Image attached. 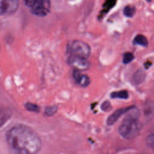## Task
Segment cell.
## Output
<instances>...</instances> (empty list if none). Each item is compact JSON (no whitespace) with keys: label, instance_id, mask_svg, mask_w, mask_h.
Wrapping results in <instances>:
<instances>
[{"label":"cell","instance_id":"8992f818","mask_svg":"<svg viewBox=\"0 0 154 154\" xmlns=\"http://www.w3.org/2000/svg\"><path fill=\"white\" fill-rule=\"evenodd\" d=\"M19 0H0L1 15L11 14L19 7Z\"/></svg>","mask_w":154,"mask_h":154},{"label":"cell","instance_id":"8fae6325","mask_svg":"<svg viewBox=\"0 0 154 154\" xmlns=\"http://www.w3.org/2000/svg\"><path fill=\"white\" fill-rule=\"evenodd\" d=\"M145 78V73L141 70H138L134 75L132 81L135 84H139L143 81Z\"/></svg>","mask_w":154,"mask_h":154},{"label":"cell","instance_id":"7a4b0ae2","mask_svg":"<svg viewBox=\"0 0 154 154\" xmlns=\"http://www.w3.org/2000/svg\"><path fill=\"white\" fill-rule=\"evenodd\" d=\"M139 115L138 109L134 106L127 112L119 128V132L123 138L132 140L138 135L141 129Z\"/></svg>","mask_w":154,"mask_h":154},{"label":"cell","instance_id":"277c9868","mask_svg":"<svg viewBox=\"0 0 154 154\" xmlns=\"http://www.w3.org/2000/svg\"><path fill=\"white\" fill-rule=\"evenodd\" d=\"M67 63L74 69L80 71L87 70L91 67V64L87 59L73 55H70L68 57Z\"/></svg>","mask_w":154,"mask_h":154},{"label":"cell","instance_id":"30bf717a","mask_svg":"<svg viewBox=\"0 0 154 154\" xmlns=\"http://www.w3.org/2000/svg\"><path fill=\"white\" fill-rule=\"evenodd\" d=\"M110 97L112 99H126L128 98L129 94L128 92L126 90H120L117 91H114L112 92L110 94Z\"/></svg>","mask_w":154,"mask_h":154},{"label":"cell","instance_id":"6da1fadb","mask_svg":"<svg viewBox=\"0 0 154 154\" xmlns=\"http://www.w3.org/2000/svg\"><path fill=\"white\" fill-rule=\"evenodd\" d=\"M5 140L11 154H37L42 147L38 134L23 124L11 127L6 132Z\"/></svg>","mask_w":154,"mask_h":154},{"label":"cell","instance_id":"2e32d148","mask_svg":"<svg viewBox=\"0 0 154 154\" xmlns=\"http://www.w3.org/2000/svg\"><path fill=\"white\" fill-rule=\"evenodd\" d=\"M134 58V56L131 52H126L124 54L123 57V63L124 64H128L130 62H131Z\"/></svg>","mask_w":154,"mask_h":154},{"label":"cell","instance_id":"3957f363","mask_svg":"<svg viewBox=\"0 0 154 154\" xmlns=\"http://www.w3.org/2000/svg\"><path fill=\"white\" fill-rule=\"evenodd\" d=\"M68 49L70 55L86 59H87L91 53L90 46L85 42L79 40L72 41L69 45Z\"/></svg>","mask_w":154,"mask_h":154},{"label":"cell","instance_id":"5b68a950","mask_svg":"<svg viewBox=\"0 0 154 154\" xmlns=\"http://www.w3.org/2000/svg\"><path fill=\"white\" fill-rule=\"evenodd\" d=\"M50 9V0H40L31 8V11L37 16L44 17L49 13Z\"/></svg>","mask_w":154,"mask_h":154},{"label":"cell","instance_id":"7c38bea8","mask_svg":"<svg viewBox=\"0 0 154 154\" xmlns=\"http://www.w3.org/2000/svg\"><path fill=\"white\" fill-rule=\"evenodd\" d=\"M24 106L26 110L31 112H38L40 111V107L38 105L32 102H26L24 105Z\"/></svg>","mask_w":154,"mask_h":154},{"label":"cell","instance_id":"52a82bcc","mask_svg":"<svg viewBox=\"0 0 154 154\" xmlns=\"http://www.w3.org/2000/svg\"><path fill=\"white\" fill-rule=\"evenodd\" d=\"M73 78L76 83L82 87L88 86L91 82L88 76L81 73V71L76 69H74L73 72Z\"/></svg>","mask_w":154,"mask_h":154},{"label":"cell","instance_id":"4fadbf2b","mask_svg":"<svg viewBox=\"0 0 154 154\" xmlns=\"http://www.w3.org/2000/svg\"><path fill=\"white\" fill-rule=\"evenodd\" d=\"M134 42L135 44L143 46H146L147 45V40L145 36L143 35L138 34L136 35L134 40Z\"/></svg>","mask_w":154,"mask_h":154},{"label":"cell","instance_id":"ba28073f","mask_svg":"<svg viewBox=\"0 0 154 154\" xmlns=\"http://www.w3.org/2000/svg\"><path fill=\"white\" fill-rule=\"evenodd\" d=\"M133 106H128L125 108H122L117 109L114 112H113L107 119L106 123L108 125H112L114 123H116L119 119L124 114L127 113L132 108Z\"/></svg>","mask_w":154,"mask_h":154},{"label":"cell","instance_id":"9c48e42d","mask_svg":"<svg viewBox=\"0 0 154 154\" xmlns=\"http://www.w3.org/2000/svg\"><path fill=\"white\" fill-rule=\"evenodd\" d=\"M144 114L147 117L152 118L154 117V102L148 101L144 105Z\"/></svg>","mask_w":154,"mask_h":154},{"label":"cell","instance_id":"e0dca14e","mask_svg":"<svg viewBox=\"0 0 154 154\" xmlns=\"http://www.w3.org/2000/svg\"><path fill=\"white\" fill-rule=\"evenodd\" d=\"M147 145L154 150V132L150 134L146 138Z\"/></svg>","mask_w":154,"mask_h":154},{"label":"cell","instance_id":"d6986e66","mask_svg":"<svg viewBox=\"0 0 154 154\" xmlns=\"http://www.w3.org/2000/svg\"><path fill=\"white\" fill-rule=\"evenodd\" d=\"M147 1H148V2H150L152 0H146Z\"/></svg>","mask_w":154,"mask_h":154},{"label":"cell","instance_id":"9a60e30c","mask_svg":"<svg viewBox=\"0 0 154 154\" xmlns=\"http://www.w3.org/2000/svg\"><path fill=\"white\" fill-rule=\"evenodd\" d=\"M135 12V8L131 5H127L123 9L124 14L128 17H132Z\"/></svg>","mask_w":154,"mask_h":154},{"label":"cell","instance_id":"ac0fdd59","mask_svg":"<svg viewBox=\"0 0 154 154\" xmlns=\"http://www.w3.org/2000/svg\"><path fill=\"white\" fill-rule=\"evenodd\" d=\"M111 105L110 102L108 100L103 102L101 105V109L103 111H109L111 109Z\"/></svg>","mask_w":154,"mask_h":154},{"label":"cell","instance_id":"5bb4252c","mask_svg":"<svg viewBox=\"0 0 154 154\" xmlns=\"http://www.w3.org/2000/svg\"><path fill=\"white\" fill-rule=\"evenodd\" d=\"M58 108L55 105L48 106L45 107L44 111V114L46 116H52L57 112Z\"/></svg>","mask_w":154,"mask_h":154}]
</instances>
